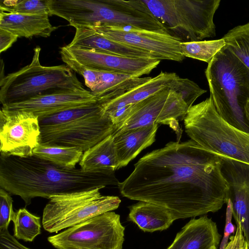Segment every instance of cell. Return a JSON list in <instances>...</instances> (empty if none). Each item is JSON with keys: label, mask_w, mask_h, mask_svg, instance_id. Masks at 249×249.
Returning a JSON list of instances; mask_svg holds the SVG:
<instances>
[{"label": "cell", "mask_w": 249, "mask_h": 249, "mask_svg": "<svg viewBox=\"0 0 249 249\" xmlns=\"http://www.w3.org/2000/svg\"><path fill=\"white\" fill-rule=\"evenodd\" d=\"M222 160L191 139L171 142L141 158L118 187L124 197L165 208L175 220L215 213L228 200Z\"/></svg>", "instance_id": "cell-1"}, {"label": "cell", "mask_w": 249, "mask_h": 249, "mask_svg": "<svg viewBox=\"0 0 249 249\" xmlns=\"http://www.w3.org/2000/svg\"><path fill=\"white\" fill-rule=\"evenodd\" d=\"M115 173L85 172L59 166L36 156L0 155V188L19 196L25 206L40 197L117 185Z\"/></svg>", "instance_id": "cell-2"}, {"label": "cell", "mask_w": 249, "mask_h": 249, "mask_svg": "<svg viewBox=\"0 0 249 249\" xmlns=\"http://www.w3.org/2000/svg\"><path fill=\"white\" fill-rule=\"evenodd\" d=\"M214 106L228 124L249 134L245 107L249 101V70L225 45L205 71Z\"/></svg>", "instance_id": "cell-3"}, {"label": "cell", "mask_w": 249, "mask_h": 249, "mask_svg": "<svg viewBox=\"0 0 249 249\" xmlns=\"http://www.w3.org/2000/svg\"><path fill=\"white\" fill-rule=\"evenodd\" d=\"M40 143L76 147L84 152L114 131L98 100L39 119Z\"/></svg>", "instance_id": "cell-4"}, {"label": "cell", "mask_w": 249, "mask_h": 249, "mask_svg": "<svg viewBox=\"0 0 249 249\" xmlns=\"http://www.w3.org/2000/svg\"><path fill=\"white\" fill-rule=\"evenodd\" d=\"M183 120L185 132L202 148L249 164V134L226 122L217 112L211 96L192 106Z\"/></svg>", "instance_id": "cell-5"}, {"label": "cell", "mask_w": 249, "mask_h": 249, "mask_svg": "<svg viewBox=\"0 0 249 249\" xmlns=\"http://www.w3.org/2000/svg\"><path fill=\"white\" fill-rule=\"evenodd\" d=\"M41 48L34 49L31 62L1 78L0 101L6 105L58 92L85 90L75 72L66 65L44 66L40 64Z\"/></svg>", "instance_id": "cell-6"}, {"label": "cell", "mask_w": 249, "mask_h": 249, "mask_svg": "<svg viewBox=\"0 0 249 249\" xmlns=\"http://www.w3.org/2000/svg\"><path fill=\"white\" fill-rule=\"evenodd\" d=\"M150 13L181 42L215 36L214 15L220 0H142Z\"/></svg>", "instance_id": "cell-7"}, {"label": "cell", "mask_w": 249, "mask_h": 249, "mask_svg": "<svg viewBox=\"0 0 249 249\" xmlns=\"http://www.w3.org/2000/svg\"><path fill=\"white\" fill-rule=\"evenodd\" d=\"M100 189L51 196L43 210L44 229L50 233L57 232L117 209L120 199L116 196H103Z\"/></svg>", "instance_id": "cell-8"}, {"label": "cell", "mask_w": 249, "mask_h": 249, "mask_svg": "<svg viewBox=\"0 0 249 249\" xmlns=\"http://www.w3.org/2000/svg\"><path fill=\"white\" fill-rule=\"evenodd\" d=\"M124 231L120 215L110 211L50 236L47 240L57 249H122Z\"/></svg>", "instance_id": "cell-9"}, {"label": "cell", "mask_w": 249, "mask_h": 249, "mask_svg": "<svg viewBox=\"0 0 249 249\" xmlns=\"http://www.w3.org/2000/svg\"><path fill=\"white\" fill-rule=\"evenodd\" d=\"M90 27L111 40L146 52L156 59L181 62L185 58L180 49L181 42L166 30H150L124 25Z\"/></svg>", "instance_id": "cell-10"}, {"label": "cell", "mask_w": 249, "mask_h": 249, "mask_svg": "<svg viewBox=\"0 0 249 249\" xmlns=\"http://www.w3.org/2000/svg\"><path fill=\"white\" fill-rule=\"evenodd\" d=\"M188 109L181 95L168 87L132 105L128 117L112 134L153 124L171 127L178 118L184 119Z\"/></svg>", "instance_id": "cell-11"}, {"label": "cell", "mask_w": 249, "mask_h": 249, "mask_svg": "<svg viewBox=\"0 0 249 249\" xmlns=\"http://www.w3.org/2000/svg\"><path fill=\"white\" fill-rule=\"evenodd\" d=\"M39 117L30 112L0 110V155L27 157L40 142Z\"/></svg>", "instance_id": "cell-12"}, {"label": "cell", "mask_w": 249, "mask_h": 249, "mask_svg": "<svg viewBox=\"0 0 249 249\" xmlns=\"http://www.w3.org/2000/svg\"><path fill=\"white\" fill-rule=\"evenodd\" d=\"M60 53L74 59L92 70L115 72L136 77L148 74L160 61L154 58L124 57L67 45L60 48Z\"/></svg>", "instance_id": "cell-13"}, {"label": "cell", "mask_w": 249, "mask_h": 249, "mask_svg": "<svg viewBox=\"0 0 249 249\" xmlns=\"http://www.w3.org/2000/svg\"><path fill=\"white\" fill-rule=\"evenodd\" d=\"M177 75L174 72L161 71L154 77H133L98 99L108 117L125 106L137 103L169 87Z\"/></svg>", "instance_id": "cell-14"}, {"label": "cell", "mask_w": 249, "mask_h": 249, "mask_svg": "<svg viewBox=\"0 0 249 249\" xmlns=\"http://www.w3.org/2000/svg\"><path fill=\"white\" fill-rule=\"evenodd\" d=\"M222 158L221 171L228 185L233 216L249 243V164Z\"/></svg>", "instance_id": "cell-15"}, {"label": "cell", "mask_w": 249, "mask_h": 249, "mask_svg": "<svg viewBox=\"0 0 249 249\" xmlns=\"http://www.w3.org/2000/svg\"><path fill=\"white\" fill-rule=\"evenodd\" d=\"M98 98L87 89L68 90L37 96L18 103L2 106L9 110L32 112L39 119L95 103Z\"/></svg>", "instance_id": "cell-16"}, {"label": "cell", "mask_w": 249, "mask_h": 249, "mask_svg": "<svg viewBox=\"0 0 249 249\" xmlns=\"http://www.w3.org/2000/svg\"><path fill=\"white\" fill-rule=\"evenodd\" d=\"M221 235L216 224L205 215L192 219L177 233L166 249H209L217 248Z\"/></svg>", "instance_id": "cell-17"}, {"label": "cell", "mask_w": 249, "mask_h": 249, "mask_svg": "<svg viewBox=\"0 0 249 249\" xmlns=\"http://www.w3.org/2000/svg\"><path fill=\"white\" fill-rule=\"evenodd\" d=\"M74 27L75 35L72 41L67 45L68 47L124 57L154 58L146 52L111 40L90 27Z\"/></svg>", "instance_id": "cell-18"}, {"label": "cell", "mask_w": 249, "mask_h": 249, "mask_svg": "<svg viewBox=\"0 0 249 249\" xmlns=\"http://www.w3.org/2000/svg\"><path fill=\"white\" fill-rule=\"evenodd\" d=\"M158 124L112 134L117 156L118 169L126 166L142 150L155 141Z\"/></svg>", "instance_id": "cell-19"}, {"label": "cell", "mask_w": 249, "mask_h": 249, "mask_svg": "<svg viewBox=\"0 0 249 249\" xmlns=\"http://www.w3.org/2000/svg\"><path fill=\"white\" fill-rule=\"evenodd\" d=\"M57 28L51 23L48 15H31L0 11V29L18 37H48Z\"/></svg>", "instance_id": "cell-20"}, {"label": "cell", "mask_w": 249, "mask_h": 249, "mask_svg": "<svg viewBox=\"0 0 249 249\" xmlns=\"http://www.w3.org/2000/svg\"><path fill=\"white\" fill-rule=\"evenodd\" d=\"M79 164L85 172L115 173L118 162L112 134L84 151Z\"/></svg>", "instance_id": "cell-21"}, {"label": "cell", "mask_w": 249, "mask_h": 249, "mask_svg": "<svg viewBox=\"0 0 249 249\" xmlns=\"http://www.w3.org/2000/svg\"><path fill=\"white\" fill-rule=\"evenodd\" d=\"M129 210L128 219L144 231L165 230L175 220L168 210L149 202L139 201Z\"/></svg>", "instance_id": "cell-22"}, {"label": "cell", "mask_w": 249, "mask_h": 249, "mask_svg": "<svg viewBox=\"0 0 249 249\" xmlns=\"http://www.w3.org/2000/svg\"><path fill=\"white\" fill-rule=\"evenodd\" d=\"M80 149L70 146L40 143L33 151V155L59 166L73 169L82 158Z\"/></svg>", "instance_id": "cell-23"}, {"label": "cell", "mask_w": 249, "mask_h": 249, "mask_svg": "<svg viewBox=\"0 0 249 249\" xmlns=\"http://www.w3.org/2000/svg\"><path fill=\"white\" fill-rule=\"evenodd\" d=\"M223 38L230 51L249 70V22L230 30Z\"/></svg>", "instance_id": "cell-24"}, {"label": "cell", "mask_w": 249, "mask_h": 249, "mask_svg": "<svg viewBox=\"0 0 249 249\" xmlns=\"http://www.w3.org/2000/svg\"><path fill=\"white\" fill-rule=\"evenodd\" d=\"M225 45V41L222 38L212 40L181 42L180 49L185 57L201 60L209 64Z\"/></svg>", "instance_id": "cell-25"}, {"label": "cell", "mask_w": 249, "mask_h": 249, "mask_svg": "<svg viewBox=\"0 0 249 249\" xmlns=\"http://www.w3.org/2000/svg\"><path fill=\"white\" fill-rule=\"evenodd\" d=\"M13 222V236L17 239L31 242L41 233L40 217L31 213L25 208L18 210Z\"/></svg>", "instance_id": "cell-26"}, {"label": "cell", "mask_w": 249, "mask_h": 249, "mask_svg": "<svg viewBox=\"0 0 249 249\" xmlns=\"http://www.w3.org/2000/svg\"><path fill=\"white\" fill-rule=\"evenodd\" d=\"M0 11L23 14L48 15V0H1Z\"/></svg>", "instance_id": "cell-27"}, {"label": "cell", "mask_w": 249, "mask_h": 249, "mask_svg": "<svg viewBox=\"0 0 249 249\" xmlns=\"http://www.w3.org/2000/svg\"><path fill=\"white\" fill-rule=\"evenodd\" d=\"M98 83L91 91L92 94L98 99L107 94L130 79L136 77L127 74L107 71H98Z\"/></svg>", "instance_id": "cell-28"}, {"label": "cell", "mask_w": 249, "mask_h": 249, "mask_svg": "<svg viewBox=\"0 0 249 249\" xmlns=\"http://www.w3.org/2000/svg\"><path fill=\"white\" fill-rule=\"evenodd\" d=\"M168 88L181 95L189 108L198 97L206 92L194 82L178 75L171 82Z\"/></svg>", "instance_id": "cell-29"}, {"label": "cell", "mask_w": 249, "mask_h": 249, "mask_svg": "<svg viewBox=\"0 0 249 249\" xmlns=\"http://www.w3.org/2000/svg\"><path fill=\"white\" fill-rule=\"evenodd\" d=\"M62 60L75 72L81 75L85 84L91 91L96 87L99 79L98 71L91 70L70 56L60 53Z\"/></svg>", "instance_id": "cell-30"}, {"label": "cell", "mask_w": 249, "mask_h": 249, "mask_svg": "<svg viewBox=\"0 0 249 249\" xmlns=\"http://www.w3.org/2000/svg\"><path fill=\"white\" fill-rule=\"evenodd\" d=\"M11 195L0 188V231L8 230L11 221H13L16 212L13 208Z\"/></svg>", "instance_id": "cell-31"}, {"label": "cell", "mask_w": 249, "mask_h": 249, "mask_svg": "<svg viewBox=\"0 0 249 249\" xmlns=\"http://www.w3.org/2000/svg\"><path fill=\"white\" fill-rule=\"evenodd\" d=\"M227 204L225 226L223 237L219 246V249H224L229 242L228 241L231 234L233 233L235 230V227L231 222L233 212L231 203L229 199H228Z\"/></svg>", "instance_id": "cell-32"}, {"label": "cell", "mask_w": 249, "mask_h": 249, "mask_svg": "<svg viewBox=\"0 0 249 249\" xmlns=\"http://www.w3.org/2000/svg\"><path fill=\"white\" fill-rule=\"evenodd\" d=\"M0 249H30L19 242L8 229L0 231Z\"/></svg>", "instance_id": "cell-33"}, {"label": "cell", "mask_w": 249, "mask_h": 249, "mask_svg": "<svg viewBox=\"0 0 249 249\" xmlns=\"http://www.w3.org/2000/svg\"><path fill=\"white\" fill-rule=\"evenodd\" d=\"M237 228L234 235L230 237V241L224 249H246L247 241L239 223H237Z\"/></svg>", "instance_id": "cell-34"}, {"label": "cell", "mask_w": 249, "mask_h": 249, "mask_svg": "<svg viewBox=\"0 0 249 249\" xmlns=\"http://www.w3.org/2000/svg\"><path fill=\"white\" fill-rule=\"evenodd\" d=\"M18 36L11 32L0 29V53L6 51L17 40Z\"/></svg>", "instance_id": "cell-35"}, {"label": "cell", "mask_w": 249, "mask_h": 249, "mask_svg": "<svg viewBox=\"0 0 249 249\" xmlns=\"http://www.w3.org/2000/svg\"><path fill=\"white\" fill-rule=\"evenodd\" d=\"M245 112L247 118L249 122V101L248 102L246 106Z\"/></svg>", "instance_id": "cell-36"}, {"label": "cell", "mask_w": 249, "mask_h": 249, "mask_svg": "<svg viewBox=\"0 0 249 249\" xmlns=\"http://www.w3.org/2000/svg\"><path fill=\"white\" fill-rule=\"evenodd\" d=\"M246 249H249V243L247 241Z\"/></svg>", "instance_id": "cell-37"}, {"label": "cell", "mask_w": 249, "mask_h": 249, "mask_svg": "<svg viewBox=\"0 0 249 249\" xmlns=\"http://www.w3.org/2000/svg\"><path fill=\"white\" fill-rule=\"evenodd\" d=\"M217 249V247H215V246H213L212 247H211L210 249Z\"/></svg>", "instance_id": "cell-38"}]
</instances>
